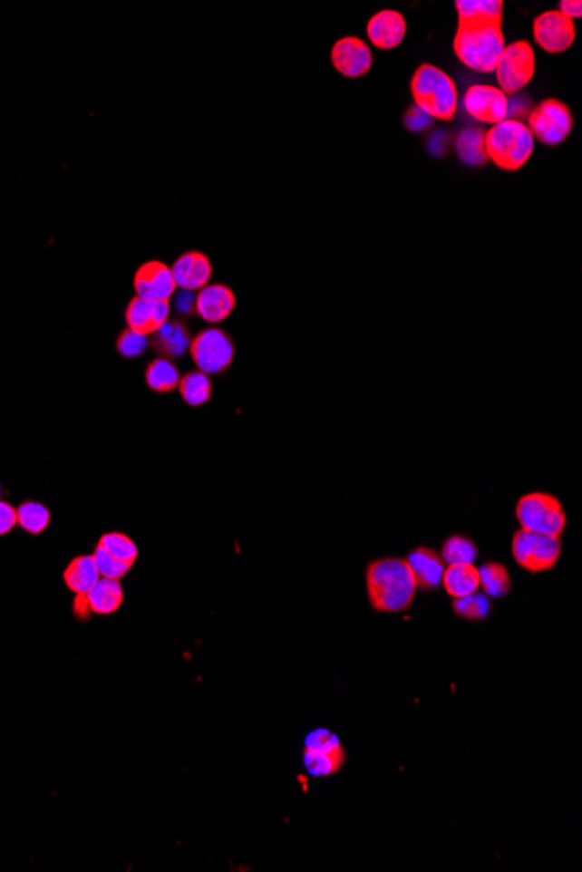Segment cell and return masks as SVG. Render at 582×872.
Wrapping results in <instances>:
<instances>
[{"mask_svg": "<svg viewBox=\"0 0 582 872\" xmlns=\"http://www.w3.org/2000/svg\"><path fill=\"white\" fill-rule=\"evenodd\" d=\"M441 586L453 599L466 597L480 590V571L474 565H448Z\"/></svg>", "mask_w": 582, "mask_h": 872, "instance_id": "20", "label": "cell"}, {"mask_svg": "<svg viewBox=\"0 0 582 872\" xmlns=\"http://www.w3.org/2000/svg\"><path fill=\"white\" fill-rule=\"evenodd\" d=\"M455 152L466 166H483L489 157L485 152V131L480 128H466L455 138Z\"/></svg>", "mask_w": 582, "mask_h": 872, "instance_id": "23", "label": "cell"}, {"mask_svg": "<svg viewBox=\"0 0 582 872\" xmlns=\"http://www.w3.org/2000/svg\"><path fill=\"white\" fill-rule=\"evenodd\" d=\"M459 23L502 22L500 0H459L455 2Z\"/></svg>", "mask_w": 582, "mask_h": 872, "instance_id": "24", "label": "cell"}, {"mask_svg": "<svg viewBox=\"0 0 582 872\" xmlns=\"http://www.w3.org/2000/svg\"><path fill=\"white\" fill-rule=\"evenodd\" d=\"M480 571V587L485 590L490 597H504L511 592V576L508 567L499 563H485L478 567Z\"/></svg>", "mask_w": 582, "mask_h": 872, "instance_id": "27", "label": "cell"}, {"mask_svg": "<svg viewBox=\"0 0 582 872\" xmlns=\"http://www.w3.org/2000/svg\"><path fill=\"white\" fill-rule=\"evenodd\" d=\"M462 107L474 121L495 126L508 119L509 98L499 88L476 84L466 91L462 98Z\"/></svg>", "mask_w": 582, "mask_h": 872, "instance_id": "10", "label": "cell"}, {"mask_svg": "<svg viewBox=\"0 0 582 872\" xmlns=\"http://www.w3.org/2000/svg\"><path fill=\"white\" fill-rule=\"evenodd\" d=\"M332 63L344 77L358 79L370 72L373 58L368 44L359 37H344L332 47Z\"/></svg>", "mask_w": 582, "mask_h": 872, "instance_id": "13", "label": "cell"}, {"mask_svg": "<svg viewBox=\"0 0 582 872\" xmlns=\"http://www.w3.org/2000/svg\"><path fill=\"white\" fill-rule=\"evenodd\" d=\"M511 554L516 563L530 573L549 571L560 561V537H549L519 528L511 542Z\"/></svg>", "mask_w": 582, "mask_h": 872, "instance_id": "6", "label": "cell"}, {"mask_svg": "<svg viewBox=\"0 0 582 872\" xmlns=\"http://www.w3.org/2000/svg\"><path fill=\"white\" fill-rule=\"evenodd\" d=\"M236 293L222 283L208 284L196 295V314L208 325H220L236 308Z\"/></svg>", "mask_w": 582, "mask_h": 872, "instance_id": "14", "label": "cell"}, {"mask_svg": "<svg viewBox=\"0 0 582 872\" xmlns=\"http://www.w3.org/2000/svg\"><path fill=\"white\" fill-rule=\"evenodd\" d=\"M175 308H177L179 315L196 314V295H194V291L181 289L175 298Z\"/></svg>", "mask_w": 582, "mask_h": 872, "instance_id": "38", "label": "cell"}, {"mask_svg": "<svg viewBox=\"0 0 582 872\" xmlns=\"http://www.w3.org/2000/svg\"><path fill=\"white\" fill-rule=\"evenodd\" d=\"M171 274L177 287L196 293L209 284L213 265L201 251H187L173 263Z\"/></svg>", "mask_w": 582, "mask_h": 872, "instance_id": "15", "label": "cell"}, {"mask_svg": "<svg viewBox=\"0 0 582 872\" xmlns=\"http://www.w3.org/2000/svg\"><path fill=\"white\" fill-rule=\"evenodd\" d=\"M90 608L92 613L98 615H111L113 611L119 610L122 601H124V592L119 580L112 578H100L90 592L86 594Z\"/></svg>", "mask_w": 582, "mask_h": 872, "instance_id": "21", "label": "cell"}, {"mask_svg": "<svg viewBox=\"0 0 582 872\" xmlns=\"http://www.w3.org/2000/svg\"><path fill=\"white\" fill-rule=\"evenodd\" d=\"M536 140L525 122L506 119L485 132L489 160L504 171H519L532 157Z\"/></svg>", "mask_w": 582, "mask_h": 872, "instance_id": "4", "label": "cell"}, {"mask_svg": "<svg viewBox=\"0 0 582 872\" xmlns=\"http://www.w3.org/2000/svg\"><path fill=\"white\" fill-rule=\"evenodd\" d=\"M100 548H103L107 554H111L115 559L119 561H124L128 565H135L136 557H138V547H136L135 542L124 535V533H107L100 538L98 546Z\"/></svg>", "mask_w": 582, "mask_h": 872, "instance_id": "30", "label": "cell"}, {"mask_svg": "<svg viewBox=\"0 0 582 872\" xmlns=\"http://www.w3.org/2000/svg\"><path fill=\"white\" fill-rule=\"evenodd\" d=\"M190 355L198 370L206 374H218L230 368L236 347L232 338L220 327H206L190 342Z\"/></svg>", "mask_w": 582, "mask_h": 872, "instance_id": "9", "label": "cell"}, {"mask_svg": "<svg viewBox=\"0 0 582 872\" xmlns=\"http://www.w3.org/2000/svg\"><path fill=\"white\" fill-rule=\"evenodd\" d=\"M504 49L502 22L459 23L453 37V53L462 65L480 73H490Z\"/></svg>", "mask_w": 582, "mask_h": 872, "instance_id": "2", "label": "cell"}, {"mask_svg": "<svg viewBox=\"0 0 582 872\" xmlns=\"http://www.w3.org/2000/svg\"><path fill=\"white\" fill-rule=\"evenodd\" d=\"M493 72L497 75L499 89L502 92L518 94L534 79V73H536L534 47L527 41H516L513 44L506 45Z\"/></svg>", "mask_w": 582, "mask_h": 872, "instance_id": "7", "label": "cell"}, {"mask_svg": "<svg viewBox=\"0 0 582 872\" xmlns=\"http://www.w3.org/2000/svg\"><path fill=\"white\" fill-rule=\"evenodd\" d=\"M92 557H94V563H96L98 573H100L102 578L121 580V578L126 576L128 571L131 569V565L115 559V557H112L111 554H107V552H105L103 548H100V547H96Z\"/></svg>", "mask_w": 582, "mask_h": 872, "instance_id": "34", "label": "cell"}, {"mask_svg": "<svg viewBox=\"0 0 582 872\" xmlns=\"http://www.w3.org/2000/svg\"><path fill=\"white\" fill-rule=\"evenodd\" d=\"M516 519L521 529L561 537L567 528V514L560 500L549 493H527L515 509Z\"/></svg>", "mask_w": 582, "mask_h": 872, "instance_id": "5", "label": "cell"}, {"mask_svg": "<svg viewBox=\"0 0 582 872\" xmlns=\"http://www.w3.org/2000/svg\"><path fill=\"white\" fill-rule=\"evenodd\" d=\"M478 557V547L462 535H451L441 547V559L448 565H472Z\"/></svg>", "mask_w": 582, "mask_h": 872, "instance_id": "29", "label": "cell"}, {"mask_svg": "<svg viewBox=\"0 0 582 872\" xmlns=\"http://www.w3.org/2000/svg\"><path fill=\"white\" fill-rule=\"evenodd\" d=\"M179 395L181 399L192 406L199 408L206 402H209L211 393H213V383L209 380V374L202 371H190L185 376H181L179 383Z\"/></svg>", "mask_w": 582, "mask_h": 872, "instance_id": "26", "label": "cell"}, {"mask_svg": "<svg viewBox=\"0 0 582 872\" xmlns=\"http://www.w3.org/2000/svg\"><path fill=\"white\" fill-rule=\"evenodd\" d=\"M432 121L434 119H431L426 111H422L415 105L406 110L403 117V124L406 126V130L412 132L427 131L432 126Z\"/></svg>", "mask_w": 582, "mask_h": 872, "instance_id": "36", "label": "cell"}, {"mask_svg": "<svg viewBox=\"0 0 582 872\" xmlns=\"http://www.w3.org/2000/svg\"><path fill=\"white\" fill-rule=\"evenodd\" d=\"M370 43L379 49H394L402 44L406 35V20L398 11L383 9L373 15L366 24Z\"/></svg>", "mask_w": 582, "mask_h": 872, "instance_id": "17", "label": "cell"}, {"mask_svg": "<svg viewBox=\"0 0 582 872\" xmlns=\"http://www.w3.org/2000/svg\"><path fill=\"white\" fill-rule=\"evenodd\" d=\"M100 573L94 563L92 556H79L73 561H70L63 580L68 589L73 590L75 594H88L91 587L100 580Z\"/></svg>", "mask_w": 582, "mask_h": 872, "instance_id": "22", "label": "cell"}, {"mask_svg": "<svg viewBox=\"0 0 582 872\" xmlns=\"http://www.w3.org/2000/svg\"><path fill=\"white\" fill-rule=\"evenodd\" d=\"M124 319L130 329L150 336L170 319V302H154L135 296L126 306Z\"/></svg>", "mask_w": 582, "mask_h": 872, "instance_id": "16", "label": "cell"}, {"mask_svg": "<svg viewBox=\"0 0 582 872\" xmlns=\"http://www.w3.org/2000/svg\"><path fill=\"white\" fill-rule=\"evenodd\" d=\"M179 380L181 374L179 368L164 357H157L152 363H149L145 370V382L154 392H173L179 387Z\"/></svg>", "mask_w": 582, "mask_h": 872, "instance_id": "25", "label": "cell"}, {"mask_svg": "<svg viewBox=\"0 0 582 872\" xmlns=\"http://www.w3.org/2000/svg\"><path fill=\"white\" fill-rule=\"evenodd\" d=\"M534 39L538 47L549 54H558L572 47L576 41V24L560 11H546L534 20Z\"/></svg>", "mask_w": 582, "mask_h": 872, "instance_id": "11", "label": "cell"}, {"mask_svg": "<svg viewBox=\"0 0 582 872\" xmlns=\"http://www.w3.org/2000/svg\"><path fill=\"white\" fill-rule=\"evenodd\" d=\"M18 524L30 535H41L51 521V514L43 503L24 502L16 509Z\"/></svg>", "mask_w": 582, "mask_h": 872, "instance_id": "32", "label": "cell"}, {"mask_svg": "<svg viewBox=\"0 0 582 872\" xmlns=\"http://www.w3.org/2000/svg\"><path fill=\"white\" fill-rule=\"evenodd\" d=\"M429 145H431V147H429L431 153L436 152V147H440L438 153L441 155V153L445 152V145H448L447 134H445V132H432V134L429 136Z\"/></svg>", "mask_w": 582, "mask_h": 872, "instance_id": "42", "label": "cell"}, {"mask_svg": "<svg viewBox=\"0 0 582 872\" xmlns=\"http://www.w3.org/2000/svg\"><path fill=\"white\" fill-rule=\"evenodd\" d=\"M150 342H149V336L145 334H140L136 333L133 329H124L119 336H117V352L126 357V359H135V357H140L145 350L149 349Z\"/></svg>", "mask_w": 582, "mask_h": 872, "instance_id": "33", "label": "cell"}, {"mask_svg": "<svg viewBox=\"0 0 582 872\" xmlns=\"http://www.w3.org/2000/svg\"><path fill=\"white\" fill-rule=\"evenodd\" d=\"M149 342H150V347L156 350L160 357L171 361V359H179L187 354V350L190 349L192 336L183 321L168 319L154 334H150Z\"/></svg>", "mask_w": 582, "mask_h": 872, "instance_id": "19", "label": "cell"}, {"mask_svg": "<svg viewBox=\"0 0 582 872\" xmlns=\"http://www.w3.org/2000/svg\"><path fill=\"white\" fill-rule=\"evenodd\" d=\"M304 764L314 777H330L345 764V751L340 745L332 752H304Z\"/></svg>", "mask_w": 582, "mask_h": 872, "instance_id": "28", "label": "cell"}, {"mask_svg": "<svg viewBox=\"0 0 582 872\" xmlns=\"http://www.w3.org/2000/svg\"><path fill=\"white\" fill-rule=\"evenodd\" d=\"M529 113H530V100L529 98L516 94L515 98L509 100L508 119L521 121V117H529Z\"/></svg>", "mask_w": 582, "mask_h": 872, "instance_id": "39", "label": "cell"}, {"mask_svg": "<svg viewBox=\"0 0 582 872\" xmlns=\"http://www.w3.org/2000/svg\"><path fill=\"white\" fill-rule=\"evenodd\" d=\"M18 524L16 509L7 502H0V537L7 535Z\"/></svg>", "mask_w": 582, "mask_h": 872, "instance_id": "37", "label": "cell"}, {"mask_svg": "<svg viewBox=\"0 0 582 872\" xmlns=\"http://www.w3.org/2000/svg\"><path fill=\"white\" fill-rule=\"evenodd\" d=\"M73 613H75L81 620H88V618H90L92 611H91L86 594H77V597H75V601H73Z\"/></svg>", "mask_w": 582, "mask_h": 872, "instance_id": "41", "label": "cell"}, {"mask_svg": "<svg viewBox=\"0 0 582 872\" xmlns=\"http://www.w3.org/2000/svg\"><path fill=\"white\" fill-rule=\"evenodd\" d=\"M340 747V741L330 730H315L306 739V751L313 752H332Z\"/></svg>", "mask_w": 582, "mask_h": 872, "instance_id": "35", "label": "cell"}, {"mask_svg": "<svg viewBox=\"0 0 582 872\" xmlns=\"http://www.w3.org/2000/svg\"><path fill=\"white\" fill-rule=\"evenodd\" d=\"M133 286L136 296L154 302H170V298L177 291L171 266L157 260H150L138 266Z\"/></svg>", "mask_w": 582, "mask_h": 872, "instance_id": "12", "label": "cell"}, {"mask_svg": "<svg viewBox=\"0 0 582 872\" xmlns=\"http://www.w3.org/2000/svg\"><path fill=\"white\" fill-rule=\"evenodd\" d=\"M415 107L426 111L431 119L453 121L459 110V91L453 79L438 66H419L410 82Z\"/></svg>", "mask_w": 582, "mask_h": 872, "instance_id": "3", "label": "cell"}, {"mask_svg": "<svg viewBox=\"0 0 582 872\" xmlns=\"http://www.w3.org/2000/svg\"><path fill=\"white\" fill-rule=\"evenodd\" d=\"M417 582L406 559L382 557L366 567V592L373 610L402 613L417 594Z\"/></svg>", "mask_w": 582, "mask_h": 872, "instance_id": "1", "label": "cell"}, {"mask_svg": "<svg viewBox=\"0 0 582 872\" xmlns=\"http://www.w3.org/2000/svg\"><path fill=\"white\" fill-rule=\"evenodd\" d=\"M408 565L413 571L417 589L431 592L441 587V578L445 571V561L438 552L429 547H417L406 557Z\"/></svg>", "mask_w": 582, "mask_h": 872, "instance_id": "18", "label": "cell"}, {"mask_svg": "<svg viewBox=\"0 0 582 872\" xmlns=\"http://www.w3.org/2000/svg\"><path fill=\"white\" fill-rule=\"evenodd\" d=\"M560 11L561 15L568 20H579L582 16V4L579 0H561L560 2Z\"/></svg>", "mask_w": 582, "mask_h": 872, "instance_id": "40", "label": "cell"}, {"mask_svg": "<svg viewBox=\"0 0 582 872\" xmlns=\"http://www.w3.org/2000/svg\"><path fill=\"white\" fill-rule=\"evenodd\" d=\"M492 611V605L489 601L487 596L483 594H470V596H466V597H459V599H453V613L464 620H470V622H480V620H485Z\"/></svg>", "mask_w": 582, "mask_h": 872, "instance_id": "31", "label": "cell"}, {"mask_svg": "<svg viewBox=\"0 0 582 872\" xmlns=\"http://www.w3.org/2000/svg\"><path fill=\"white\" fill-rule=\"evenodd\" d=\"M527 119V128L532 132L534 140L549 147L561 145L574 128L572 110L555 98L540 102L536 109L530 110Z\"/></svg>", "mask_w": 582, "mask_h": 872, "instance_id": "8", "label": "cell"}]
</instances>
